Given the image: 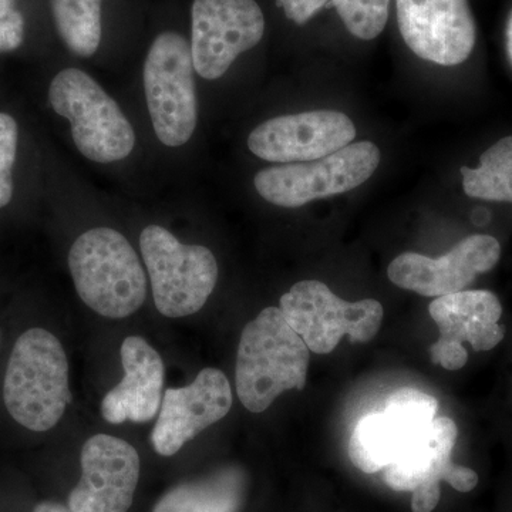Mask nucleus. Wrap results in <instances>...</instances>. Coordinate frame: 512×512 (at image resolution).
Segmentation results:
<instances>
[{
	"label": "nucleus",
	"mask_w": 512,
	"mask_h": 512,
	"mask_svg": "<svg viewBox=\"0 0 512 512\" xmlns=\"http://www.w3.org/2000/svg\"><path fill=\"white\" fill-rule=\"evenodd\" d=\"M439 403L417 389L396 390L387 397L382 413L360 419L349 441V457L366 474L384 470L406 444L436 419Z\"/></svg>",
	"instance_id": "12"
},
{
	"label": "nucleus",
	"mask_w": 512,
	"mask_h": 512,
	"mask_svg": "<svg viewBox=\"0 0 512 512\" xmlns=\"http://www.w3.org/2000/svg\"><path fill=\"white\" fill-rule=\"evenodd\" d=\"M18 124L9 114L0 113V208L13 197L12 170L18 153Z\"/></svg>",
	"instance_id": "23"
},
{
	"label": "nucleus",
	"mask_w": 512,
	"mask_h": 512,
	"mask_svg": "<svg viewBox=\"0 0 512 512\" xmlns=\"http://www.w3.org/2000/svg\"><path fill=\"white\" fill-rule=\"evenodd\" d=\"M124 377L101 402V416L111 424L147 423L163 402L165 367L156 349L140 336H128L121 345Z\"/></svg>",
	"instance_id": "16"
},
{
	"label": "nucleus",
	"mask_w": 512,
	"mask_h": 512,
	"mask_svg": "<svg viewBox=\"0 0 512 512\" xmlns=\"http://www.w3.org/2000/svg\"><path fill=\"white\" fill-rule=\"evenodd\" d=\"M191 18L192 63L202 79H220L264 37V13L255 0H195Z\"/></svg>",
	"instance_id": "9"
},
{
	"label": "nucleus",
	"mask_w": 512,
	"mask_h": 512,
	"mask_svg": "<svg viewBox=\"0 0 512 512\" xmlns=\"http://www.w3.org/2000/svg\"><path fill=\"white\" fill-rule=\"evenodd\" d=\"M379 164V147L360 141L319 160L265 168L255 175L254 184L271 204L299 208L355 190L376 173Z\"/></svg>",
	"instance_id": "6"
},
{
	"label": "nucleus",
	"mask_w": 512,
	"mask_h": 512,
	"mask_svg": "<svg viewBox=\"0 0 512 512\" xmlns=\"http://www.w3.org/2000/svg\"><path fill=\"white\" fill-rule=\"evenodd\" d=\"M103 0H52L57 32L74 55L93 56L101 40Z\"/></svg>",
	"instance_id": "21"
},
{
	"label": "nucleus",
	"mask_w": 512,
	"mask_h": 512,
	"mask_svg": "<svg viewBox=\"0 0 512 512\" xmlns=\"http://www.w3.org/2000/svg\"><path fill=\"white\" fill-rule=\"evenodd\" d=\"M501 245L491 235H471L440 258L406 252L389 265L387 275L399 288L427 298L464 291L478 275L500 261Z\"/></svg>",
	"instance_id": "13"
},
{
	"label": "nucleus",
	"mask_w": 512,
	"mask_h": 512,
	"mask_svg": "<svg viewBox=\"0 0 512 512\" xmlns=\"http://www.w3.org/2000/svg\"><path fill=\"white\" fill-rule=\"evenodd\" d=\"M25 39V19L15 0H0V53L13 52Z\"/></svg>",
	"instance_id": "24"
},
{
	"label": "nucleus",
	"mask_w": 512,
	"mask_h": 512,
	"mask_svg": "<svg viewBox=\"0 0 512 512\" xmlns=\"http://www.w3.org/2000/svg\"><path fill=\"white\" fill-rule=\"evenodd\" d=\"M49 100L53 110L72 123L74 144L84 157L109 164L130 156L136 146L133 127L89 74L62 70L50 84Z\"/></svg>",
	"instance_id": "4"
},
{
	"label": "nucleus",
	"mask_w": 512,
	"mask_h": 512,
	"mask_svg": "<svg viewBox=\"0 0 512 512\" xmlns=\"http://www.w3.org/2000/svg\"><path fill=\"white\" fill-rule=\"evenodd\" d=\"M464 192L484 201L512 202V136L484 151L476 168H461Z\"/></svg>",
	"instance_id": "20"
},
{
	"label": "nucleus",
	"mask_w": 512,
	"mask_h": 512,
	"mask_svg": "<svg viewBox=\"0 0 512 512\" xmlns=\"http://www.w3.org/2000/svg\"><path fill=\"white\" fill-rule=\"evenodd\" d=\"M441 480L447 481L454 490L460 491V493H470L478 484L476 471L468 467L458 466L453 461L448 463Z\"/></svg>",
	"instance_id": "26"
},
{
	"label": "nucleus",
	"mask_w": 512,
	"mask_h": 512,
	"mask_svg": "<svg viewBox=\"0 0 512 512\" xmlns=\"http://www.w3.org/2000/svg\"><path fill=\"white\" fill-rule=\"evenodd\" d=\"M69 268L80 299L104 318H127L146 301V272L116 229L94 228L80 235L70 249Z\"/></svg>",
	"instance_id": "3"
},
{
	"label": "nucleus",
	"mask_w": 512,
	"mask_h": 512,
	"mask_svg": "<svg viewBox=\"0 0 512 512\" xmlns=\"http://www.w3.org/2000/svg\"><path fill=\"white\" fill-rule=\"evenodd\" d=\"M194 70L183 36L164 32L154 40L144 64V90L154 131L165 146H184L197 127Z\"/></svg>",
	"instance_id": "8"
},
{
	"label": "nucleus",
	"mask_w": 512,
	"mask_h": 512,
	"mask_svg": "<svg viewBox=\"0 0 512 512\" xmlns=\"http://www.w3.org/2000/svg\"><path fill=\"white\" fill-rule=\"evenodd\" d=\"M457 436L453 420L436 417L406 444L389 467L384 468V481L394 491H413L426 481H441Z\"/></svg>",
	"instance_id": "18"
},
{
	"label": "nucleus",
	"mask_w": 512,
	"mask_h": 512,
	"mask_svg": "<svg viewBox=\"0 0 512 512\" xmlns=\"http://www.w3.org/2000/svg\"><path fill=\"white\" fill-rule=\"evenodd\" d=\"M231 407V384L214 367L201 370L188 386L165 390L151 433L154 450L163 457L174 456L187 441L224 419Z\"/></svg>",
	"instance_id": "15"
},
{
	"label": "nucleus",
	"mask_w": 512,
	"mask_h": 512,
	"mask_svg": "<svg viewBox=\"0 0 512 512\" xmlns=\"http://www.w3.org/2000/svg\"><path fill=\"white\" fill-rule=\"evenodd\" d=\"M355 137V124L345 113L316 110L264 121L249 134L248 147L271 163H306L342 150Z\"/></svg>",
	"instance_id": "11"
},
{
	"label": "nucleus",
	"mask_w": 512,
	"mask_h": 512,
	"mask_svg": "<svg viewBox=\"0 0 512 512\" xmlns=\"http://www.w3.org/2000/svg\"><path fill=\"white\" fill-rule=\"evenodd\" d=\"M404 43L420 59L457 66L477 42V26L468 0H396Z\"/></svg>",
	"instance_id": "10"
},
{
	"label": "nucleus",
	"mask_w": 512,
	"mask_h": 512,
	"mask_svg": "<svg viewBox=\"0 0 512 512\" xmlns=\"http://www.w3.org/2000/svg\"><path fill=\"white\" fill-rule=\"evenodd\" d=\"M431 319L440 330V345L470 343L476 352H488L503 342L500 325L503 306L490 291H461L431 302Z\"/></svg>",
	"instance_id": "17"
},
{
	"label": "nucleus",
	"mask_w": 512,
	"mask_h": 512,
	"mask_svg": "<svg viewBox=\"0 0 512 512\" xmlns=\"http://www.w3.org/2000/svg\"><path fill=\"white\" fill-rule=\"evenodd\" d=\"M140 249L161 315L184 318L204 308L218 281L217 259L210 249L181 244L158 225L141 232Z\"/></svg>",
	"instance_id": "5"
},
{
	"label": "nucleus",
	"mask_w": 512,
	"mask_h": 512,
	"mask_svg": "<svg viewBox=\"0 0 512 512\" xmlns=\"http://www.w3.org/2000/svg\"><path fill=\"white\" fill-rule=\"evenodd\" d=\"M72 399L62 343L49 330H26L13 346L3 382L10 416L20 426L43 433L59 423Z\"/></svg>",
	"instance_id": "2"
},
{
	"label": "nucleus",
	"mask_w": 512,
	"mask_h": 512,
	"mask_svg": "<svg viewBox=\"0 0 512 512\" xmlns=\"http://www.w3.org/2000/svg\"><path fill=\"white\" fill-rule=\"evenodd\" d=\"M326 2L328 0H276V6L284 10L286 18L293 23L303 25L318 13Z\"/></svg>",
	"instance_id": "25"
},
{
	"label": "nucleus",
	"mask_w": 512,
	"mask_h": 512,
	"mask_svg": "<svg viewBox=\"0 0 512 512\" xmlns=\"http://www.w3.org/2000/svg\"><path fill=\"white\" fill-rule=\"evenodd\" d=\"M244 478L238 470H222L200 481L177 485L158 500L153 512H238Z\"/></svg>",
	"instance_id": "19"
},
{
	"label": "nucleus",
	"mask_w": 512,
	"mask_h": 512,
	"mask_svg": "<svg viewBox=\"0 0 512 512\" xmlns=\"http://www.w3.org/2000/svg\"><path fill=\"white\" fill-rule=\"evenodd\" d=\"M33 512H73L66 505L45 501V503L37 504Z\"/></svg>",
	"instance_id": "28"
},
{
	"label": "nucleus",
	"mask_w": 512,
	"mask_h": 512,
	"mask_svg": "<svg viewBox=\"0 0 512 512\" xmlns=\"http://www.w3.org/2000/svg\"><path fill=\"white\" fill-rule=\"evenodd\" d=\"M505 49H507L508 60L512 66V10L508 16L507 26H505Z\"/></svg>",
	"instance_id": "29"
},
{
	"label": "nucleus",
	"mask_w": 512,
	"mask_h": 512,
	"mask_svg": "<svg viewBox=\"0 0 512 512\" xmlns=\"http://www.w3.org/2000/svg\"><path fill=\"white\" fill-rule=\"evenodd\" d=\"M308 369V346L281 309L269 306L242 330L235 383L249 412H265L282 393L303 390Z\"/></svg>",
	"instance_id": "1"
},
{
	"label": "nucleus",
	"mask_w": 512,
	"mask_h": 512,
	"mask_svg": "<svg viewBox=\"0 0 512 512\" xmlns=\"http://www.w3.org/2000/svg\"><path fill=\"white\" fill-rule=\"evenodd\" d=\"M289 326L318 355H328L343 336L353 342H370L383 322V306L375 299L346 302L319 281L298 282L279 303Z\"/></svg>",
	"instance_id": "7"
},
{
	"label": "nucleus",
	"mask_w": 512,
	"mask_h": 512,
	"mask_svg": "<svg viewBox=\"0 0 512 512\" xmlns=\"http://www.w3.org/2000/svg\"><path fill=\"white\" fill-rule=\"evenodd\" d=\"M440 497V481H426L413 490L412 511L431 512L439 504Z\"/></svg>",
	"instance_id": "27"
},
{
	"label": "nucleus",
	"mask_w": 512,
	"mask_h": 512,
	"mask_svg": "<svg viewBox=\"0 0 512 512\" xmlns=\"http://www.w3.org/2000/svg\"><path fill=\"white\" fill-rule=\"evenodd\" d=\"M346 29L360 40H373L386 28L390 0H332Z\"/></svg>",
	"instance_id": "22"
},
{
	"label": "nucleus",
	"mask_w": 512,
	"mask_h": 512,
	"mask_svg": "<svg viewBox=\"0 0 512 512\" xmlns=\"http://www.w3.org/2000/svg\"><path fill=\"white\" fill-rule=\"evenodd\" d=\"M82 478L69 495L73 512H127L140 477V457L127 441L96 434L83 446Z\"/></svg>",
	"instance_id": "14"
}]
</instances>
